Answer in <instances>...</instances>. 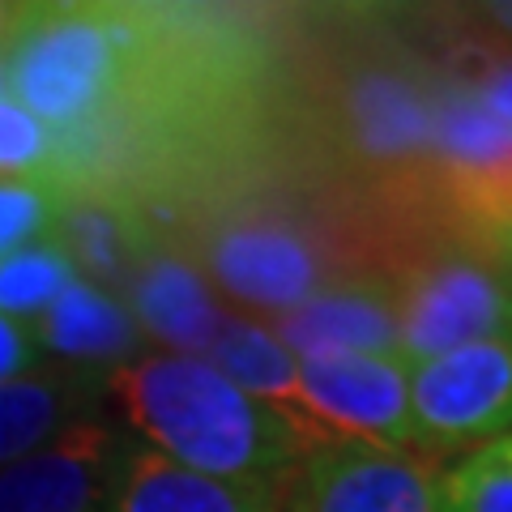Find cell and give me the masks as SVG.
<instances>
[{
	"label": "cell",
	"mask_w": 512,
	"mask_h": 512,
	"mask_svg": "<svg viewBox=\"0 0 512 512\" xmlns=\"http://www.w3.org/2000/svg\"><path fill=\"white\" fill-rule=\"evenodd\" d=\"M47 167H52V133L26 107L0 94V175L43 184Z\"/></svg>",
	"instance_id": "cell-19"
},
{
	"label": "cell",
	"mask_w": 512,
	"mask_h": 512,
	"mask_svg": "<svg viewBox=\"0 0 512 512\" xmlns=\"http://www.w3.org/2000/svg\"><path fill=\"white\" fill-rule=\"evenodd\" d=\"M384 278L397 295L402 367L512 333V256L457 231L436 205L406 227Z\"/></svg>",
	"instance_id": "cell-4"
},
{
	"label": "cell",
	"mask_w": 512,
	"mask_h": 512,
	"mask_svg": "<svg viewBox=\"0 0 512 512\" xmlns=\"http://www.w3.org/2000/svg\"><path fill=\"white\" fill-rule=\"evenodd\" d=\"M103 402V376L77 367H43L0 384V470L30 457L64 427L82 423Z\"/></svg>",
	"instance_id": "cell-14"
},
{
	"label": "cell",
	"mask_w": 512,
	"mask_h": 512,
	"mask_svg": "<svg viewBox=\"0 0 512 512\" xmlns=\"http://www.w3.org/2000/svg\"><path fill=\"white\" fill-rule=\"evenodd\" d=\"M470 22L483 30L491 43H500L504 52H512V0H495V5H470Z\"/></svg>",
	"instance_id": "cell-21"
},
{
	"label": "cell",
	"mask_w": 512,
	"mask_h": 512,
	"mask_svg": "<svg viewBox=\"0 0 512 512\" xmlns=\"http://www.w3.org/2000/svg\"><path fill=\"white\" fill-rule=\"evenodd\" d=\"M278 483H231L197 474L128 436L107 512H274Z\"/></svg>",
	"instance_id": "cell-12"
},
{
	"label": "cell",
	"mask_w": 512,
	"mask_h": 512,
	"mask_svg": "<svg viewBox=\"0 0 512 512\" xmlns=\"http://www.w3.org/2000/svg\"><path fill=\"white\" fill-rule=\"evenodd\" d=\"M0 94H5V77H0Z\"/></svg>",
	"instance_id": "cell-23"
},
{
	"label": "cell",
	"mask_w": 512,
	"mask_h": 512,
	"mask_svg": "<svg viewBox=\"0 0 512 512\" xmlns=\"http://www.w3.org/2000/svg\"><path fill=\"white\" fill-rule=\"evenodd\" d=\"M440 453L333 440L308 448L278 483L274 512H444Z\"/></svg>",
	"instance_id": "cell-5"
},
{
	"label": "cell",
	"mask_w": 512,
	"mask_h": 512,
	"mask_svg": "<svg viewBox=\"0 0 512 512\" xmlns=\"http://www.w3.org/2000/svg\"><path fill=\"white\" fill-rule=\"evenodd\" d=\"M367 35L325 43L308 73V124L316 154L372 192L436 163L440 73L414 43L384 39V18Z\"/></svg>",
	"instance_id": "cell-2"
},
{
	"label": "cell",
	"mask_w": 512,
	"mask_h": 512,
	"mask_svg": "<svg viewBox=\"0 0 512 512\" xmlns=\"http://www.w3.org/2000/svg\"><path fill=\"white\" fill-rule=\"evenodd\" d=\"M210 355H214V367L231 384H239L248 397H256V402L269 406L274 414H282L286 427L303 440V448L333 444L325 431L312 423V414L303 410L299 367L291 359V350L278 342L274 329H265L261 320H252V316H231L227 312V325H222Z\"/></svg>",
	"instance_id": "cell-15"
},
{
	"label": "cell",
	"mask_w": 512,
	"mask_h": 512,
	"mask_svg": "<svg viewBox=\"0 0 512 512\" xmlns=\"http://www.w3.org/2000/svg\"><path fill=\"white\" fill-rule=\"evenodd\" d=\"M35 338L18 325V320L0 316V384L13 380V376H26L30 363H35Z\"/></svg>",
	"instance_id": "cell-20"
},
{
	"label": "cell",
	"mask_w": 512,
	"mask_h": 512,
	"mask_svg": "<svg viewBox=\"0 0 512 512\" xmlns=\"http://www.w3.org/2000/svg\"><path fill=\"white\" fill-rule=\"evenodd\" d=\"M128 436L82 419L0 470V512H107Z\"/></svg>",
	"instance_id": "cell-8"
},
{
	"label": "cell",
	"mask_w": 512,
	"mask_h": 512,
	"mask_svg": "<svg viewBox=\"0 0 512 512\" xmlns=\"http://www.w3.org/2000/svg\"><path fill=\"white\" fill-rule=\"evenodd\" d=\"M35 346L56 355L60 367L107 376L111 367L141 355V325L120 295L86 278H73L64 295L39 316Z\"/></svg>",
	"instance_id": "cell-13"
},
{
	"label": "cell",
	"mask_w": 512,
	"mask_h": 512,
	"mask_svg": "<svg viewBox=\"0 0 512 512\" xmlns=\"http://www.w3.org/2000/svg\"><path fill=\"white\" fill-rule=\"evenodd\" d=\"M60 197L39 180H0V261L52 239Z\"/></svg>",
	"instance_id": "cell-18"
},
{
	"label": "cell",
	"mask_w": 512,
	"mask_h": 512,
	"mask_svg": "<svg viewBox=\"0 0 512 512\" xmlns=\"http://www.w3.org/2000/svg\"><path fill=\"white\" fill-rule=\"evenodd\" d=\"M103 402L137 444L231 483H278L308 453L282 414L192 355L141 350L103 376Z\"/></svg>",
	"instance_id": "cell-3"
},
{
	"label": "cell",
	"mask_w": 512,
	"mask_h": 512,
	"mask_svg": "<svg viewBox=\"0 0 512 512\" xmlns=\"http://www.w3.org/2000/svg\"><path fill=\"white\" fill-rule=\"evenodd\" d=\"M124 303L141 333L171 346V355H210L227 312L210 295V282L184 248L150 244L124 286Z\"/></svg>",
	"instance_id": "cell-9"
},
{
	"label": "cell",
	"mask_w": 512,
	"mask_h": 512,
	"mask_svg": "<svg viewBox=\"0 0 512 512\" xmlns=\"http://www.w3.org/2000/svg\"><path fill=\"white\" fill-rule=\"evenodd\" d=\"M299 397L329 440L423 448L410 414V372L380 355H325L299 367Z\"/></svg>",
	"instance_id": "cell-7"
},
{
	"label": "cell",
	"mask_w": 512,
	"mask_h": 512,
	"mask_svg": "<svg viewBox=\"0 0 512 512\" xmlns=\"http://www.w3.org/2000/svg\"><path fill=\"white\" fill-rule=\"evenodd\" d=\"M5 13H9V5H0V26H5Z\"/></svg>",
	"instance_id": "cell-22"
},
{
	"label": "cell",
	"mask_w": 512,
	"mask_h": 512,
	"mask_svg": "<svg viewBox=\"0 0 512 512\" xmlns=\"http://www.w3.org/2000/svg\"><path fill=\"white\" fill-rule=\"evenodd\" d=\"M440 495L444 512H512V431L448 466Z\"/></svg>",
	"instance_id": "cell-17"
},
{
	"label": "cell",
	"mask_w": 512,
	"mask_h": 512,
	"mask_svg": "<svg viewBox=\"0 0 512 512\" xmlns=\"http://www.w3.org/2000/svg\"><path fill=\"white\" fill-rule=\"evenodd\" d=\"M77 278L73 261L56 239L30 244L0 261V316L9 320H39Z\"/></svg>",
	"instance_id": "cell-16"
},
{
	"label": "cell",
	"mask_w": 512,
	"mask_h": 512,
	"mask_svg": "<svg viewBox=\"0 0 512 512\" xmlns=\"http://www.w3.org/2000/svg\"><path fill=\"white\" fill-rule=\"evenodd\" d=\"M60 210L52 239L64 248L73 269L86 282L103 286L111 295H124L137 261L146 256L150 239L141 231L133 201L111 184H86V188H56Z\"/></svg>",
	"instance_id": "cell-11"
},
{
	"label": "cell",
	"mask_w": 512,
	"mask_h": 512,
	"mask_svg": "<svg viewBox=\"0 0 512 512\" xmlns=\"http://www.w3.org/2000/svg\"><path fill=\"white\" fill-rule=\"evenodd\" d=\"M278 342L308 359L389 355L397 359V295L384 278H342L295 312L278 316Z\"/></svg>",
	"instance_id": "cell-10"
},
{
	"label": "cell",
	"mask_w": 512,
	"mask_h": 512,
	"mask_svg": "<svg viewBox=\"0 0 512 512\" xmlns=\"http://www.w3.org/2000/svg\"><path fill=\"white\" fill-rule=\"evenodd\" d=\"M146 5H9L0 77L52 141L133 120L146 86Z\"/></svg>",
	"instance_id": "cell-1"
},
{
	"label": "cell",
	"mask_w": 512,
	"mask_h": 512,
	"mask_svg": "<svg viewBox=\"0 0 512 512\" xmlns=\"http://www.w3.org/2000/svg\"><path fill=\"white\" fill-rule=\"evenodd\" d=\"M410 414L431 453L512 431V333L457 346L410 376Z\"/></svg>",
	"instance_id": "cell-6"
}]
</instances>
